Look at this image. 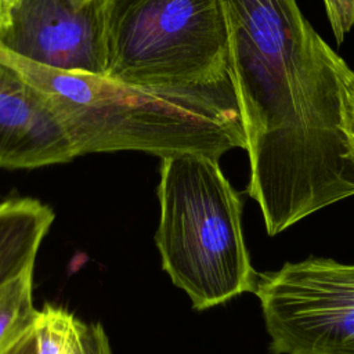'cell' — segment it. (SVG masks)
I'll list each match as a JSON object with an SVG mask.
<instances>
[{"label": "cell", "mask_w": 354, "mask_h": 354, "mask_svg": "<svg viewBox=\"0 0 354 354\" xmlns=\"http://www.w3.org/2000/svg\"><path fill=\"white\" fill-rule=\"evenodd\" d=\"M249 158L246 194L275 236L354 195L343 59L296 0H223Z\"/></svg>", "instance_id": "cell-1"}, {"label": "cell", "mask_w": 354, "mask_h": 354, "mask_svg": "<svg viewBox=\"0 0 354 354\" xmlns=\"http://www.w3.org/2000/svg\"><path fill=\"white\" fill-rule=\"evenodd\" d=\"M0 57L41 94L77 156L138 151L160 159L202 153L220 160L234 148H246L234 84L152 91L44 68L3 48Z\"/></svg>", "instance_id": "cell-2"}, {"label": "cell", "mask_w": 354, "mask_h": 354, "mask_svg": "<svg viewBox=\"0 0 354 354\" xmlns=\"http://www.w3.org/2000/svg\"><path fill=\"white\" fill-rule=\"evenodd\" d=\"M155 245L171 282L203 311L254 292L242 199L218 160L202 153L160 159Z\"/></svg>", "instance_id": "cell-3"}, {"label": "cell", "mask_w": 354, "mask_h": 354, "mask_svg": "<svg viewBox=\"0 0 354 354\" xmlns=\"http://www.w3.org/2000/svg\"><path fill=\"white\" fill-rule=\"evenodd\" d=\"M102 77L152 91L232 84L223 0H105Z\"/></svg>", "instance_id": "cell-4"}, {"label": "cell", "mask_w": 354, "mask_h": 354, "mask_svg": "<svg viewBox=\"0 0 354 354\" xmlns=\"http://www.w3.org/2000/svg\"><path fill=\"white\" fill-rule=\"evenodd\" d=\"M271 354H354V264L310 256L257 274Z\"/></svg>", "instance_id": "cell-5"}, {"label": "cell", "mask_w": 354, "mask_h": 354, "mask_svg": "<svg viewBox=\"0 0 354 354\" xmlns=\"http://www.w3.org/2000/svg\"><path fill=\"white\" fill-rule=\"evenodd\" d=\"M0 48L54 71L104 76L105 0H17Z\"/></svg>", "instance_id": "cell-6"}, {"label": "cell", "mask_w": 354, "mask_h": 354, "mask_svg": "<svg viewBox=\"0 0 354 354\" xmlns=\"http://www.w3.org/2000/svg\"><path fill=\"white\" fill-rule=\"evenodd\" d=\"M76 156L41 94L0 57V169H36Z\"/></svg>", "instance_id": "cell-7"}, {"label": "cell", "mask_w": 354, "mask_h": 354, "mask_svg": "<svg viewBox=\"0 0 354 354\" xmlns=\"http://www.w3.org/2000/svg\"><path fill=\"white\" fill-rule=\"evenodd\" d=\"M44 236L46 234L25 236V224L18 207L11 201H0V289L33 270Z\"/></svg>", "instance_id": "cell-8"}, {"label": "cell", "mask_w": 354, "mask_h": 354, "mask_svg": "<svg viewBox=\"0 0 354 354\" xmlns=\"http://www.w3.org/2000/svg\"><path fill=\"white\" fill-rule=\"evenodd\" d=\"M37 354H90L87 324L71 311L46 303L35 322Z\"/></svg>", "instance_id": "cell-9"}, {"label": "cell", "mask_w": 354, "mask_h": 354, "mask_svg": "<svg viewBox=\"0 0 354 354\" xmlns=\"http://www.w3.org/2000/svg\"><path fill=\"white\" fill-rule=\"evenodd\" d=\"M39 308L33 303V270L0 289V354L35 328Z\"/></svg>", "instance_id": "cell-10"}, {"label": "cell", "mask_w": 354, "mask_h": 354, "mask_svg": "<svg viewBox=\"0 0 354 354\" xmlns=\"http://www.w3.org/2000/svg\"><path fill=\"white\" fill-rule=\"evenodd\" d=\"M336 43L340 44L354 25V0H324Z\"/></svg>", "instance_id": "cell-11"}, {"label": "cell", "mask_w": 354, "mask_h": 354, "mask_svg": "<svg viewBox=\"0 0 354 354\" xmlns=\"http://www.w3.org/2000/svg\"><path fill=\"white\" fill-rule=\"evenodd\" d=\"M339 71H340V77H342L343 91H344L346 133L354 155V71L350 69V66L344 62V59L340 61Z\"/></svg>", "instance_id": "cell-12"}, {"label": "cell", "mask_w": 354, "mask_h": 354, "mask_svg": "<svg viewBox=\"0 0 354 354\" xmlns=\"http://www.w3.org/2000/svg\"><path fill=\"white\" fill-rule=\"evenodd\" d=\"M1 354H37V340L35 328L24 333L12 344H10Z\"/></svg>", "instance_id": "cell-13"}, {"label": "cell", "mask_w": 354, "mask_h": 354, "mask_svg": "<svg viewBox=\"0 0 354 354\" xmlns=\"http://www.w3.org/2000/svg\"><path fill=\"white\" fill-rule=\"evenodd\" d=\"M88 335V344L91 354H112L108 336L101 325L94 326Z\"/></svg>", "instance_id": "cell-14"}, {"label": "cell", "mask_w": 354, "mask_h": 354, "mask_svg": "<svg viewBox=\"0 0 354 354\" xmlns=\"http://www.w3.org/2000/svg\"><path fill=\"white\" fill-rule=\"evenodd\" d=\"M77 1H79V3H82V4H86V3H88L90 0H77Z\"/></svg>", "instance_id": "cell-15"}]
</instances>
